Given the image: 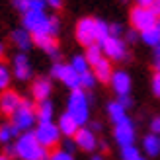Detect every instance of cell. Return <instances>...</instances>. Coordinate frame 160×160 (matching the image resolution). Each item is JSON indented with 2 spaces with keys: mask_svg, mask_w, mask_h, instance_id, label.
Wrapping results in <instances>:
<instances>
[{
  "mask_svg": "<svg viewBox=\"0 0 160 160\" xmlns=\"http://www.w3.org/2000/svg\"><path fill=\"white\" fill-rule=\"evenodd\" d=\"M125 33V28L121 26V23H109V35H113V37H123Z\"/></svg>",
  "mask_w": 160,
  "mask_h": 160,
  "instance_id": "cell-34",
  "label": "cell"
},
{
  "mask_svg": "<svg viewBox=\"0 0 160 160\" xmlns=\"http://www.w3.org/2000/svg\"><path fill=\"white\" fill-rule=\"evenodd\" d=\"M129 20H131V28L137 29L139 33H142V31H148L152 29L156 26V16L152 14V10L150 8H145V6H135L131 8L129 12Z\"/></svg>",
  "mask_w": 160,
  "mask_h": 160,
  "instance_id": "cell-6",
  "label": "cell"
},
{
  "mask_svg": "<svg viewBox=\"0 0 160 160\" xmlns=\"http://www.w3.org/2000/svg\"><path fill=\"white\" fill-rule=\"evenodd\" d=\"M142 150H145L147 156H150V158L160 156V135H154V133L145 135V137H142Z\"/></svg>",
  "mask_w": 160,
  "mask_h": 160,
  "instance_id": "cell-20",
  "label": "cell"
},
{
  "mask_svg": "<svg viewBox=\"0 0 160 160\" xmlns=\"http://www.w3.org/2000/svg\"><path fill=\"white\" fill-rule=\"evenodd\" d=\"M4 154H6L8 158H16V148H14V145H6Z\"/></svg>",
  "mask_w": 160,
  "mask_h": 160,
  "instance_id": "cell-41",
  "label": "cell"
},
{
  "mask_svg": "<svg viewBox=\"0 0 160 160\" xmlns=\"http://www.w3.org/2000/svg\"><path fill=\"white\" fill-rule=\"evenodd\" d=\"M10 80H12V70L8 68L6 65L0 62V90H8V86H10Z\"/></svg>",
  "mask_w": 160,
  "mask_h": 160,
  "instance_id": "cell-28",
  "label": "cell"
},
{
  "mask_svg": "<svg viewBox=\"0 0 160 160\" xmlns=\"http://www.w3.org/2000/svg\"><path fill=\"white\" fill-rule=\"evenodd\" d=\"M150 133H154V135H160V115H154L152 119H150Z\"/></svg>",
  "mask_w": 160,
  "mask_h": 160,
  "instance_id": "cell-37",
  "label": "cell"
},
{
  "mask_svg": "<svg viewBox=\"0 0 160 160\" xmlns=\"http://www.w3.org/2000/svg\"><path fill=\"white\" fill-rule=\"evenodd\" d=\"M76 148L84 150V152H94L96 148H98V137H96V133L90 129V127H80L76 131V135L72 137Z\"/></svg>",
  "mask_w": 160,
  "mask_h": 160,
  "instance_id": "cell-10",
  "label": "cell"
},
{
  "mask_svg": "<svg viewBox=\"0 0 160 160\" xmlns=\"http://www.w3.org/2000/svg\"><path fill=\"white\" fill-rule=\"evenodd\" d=\"M90 160H103V156H102V154H94Z\"/></svg>",
  "mask_w": 160,
  "mask_h": 160,
  "instance_id": "cell-45",
  "label": "cell"
},
{
  "mask_svg": "<svg viewBox=\"0 0 160 160\" xmlns=\"http://www.w3.org/2000/svg\"><path fill=\"white\" fill-rule=\"evenodd\" d=\"M51 92H53V84H51L49 78H35L33 84H31V96H33V100H37V102L49 100Z\"/></svg>",
  "mask_w": 160,
  "mask_h": 160,
  "instance_id": "cell-15",
  "label": "cell"
},
{
  "mask_svg": "<svg viewBox=\"0 0 160 160\" xmlns=\"http://www.w3.org/2000/svg\"><path fill=\"white\" fill-rule=\"evenodd\" d=\"M67 113L80 127H84L90 121V96L86 94V90H82V88L70 90L68 100H67Z\"/></svg>",
  "mask_w": 160,
  "mask_h": 160,
  "instance_id": "cell-2",
  "label": "cell"
},
{
  "mask_svg": "<svg viewBox=\"0 0 160 160\" xmlns=\"http://www.w3.org/2000/svg\"><path fill=\"white\" fill-rule=\"evenodd\" d=\"M45 0H26V12H45Z\"/></svg>",
  "mask_w": 160,
  "mask_h": 160,
  "instance_id": "cell-30",
  "label": "cell"
},
{
  "mask_svg": "<svg viewBox=\"0 0 160 160\" xmlns=\"http://www.w3.org/2000/svg\"><path fill=\"white\" fill-rule=\"evenodd\" d=\"M10 117H12V125H14L20 133L31 131V127H33L35 121H37V117H35V106H33L29 100H22L20 108L16 109Z\"/></svg>",
  "mask_w": 160,
  "mask_h": 160,
  "instance_id": "cell-3",
  "label": "cell"
},
{
  "mask_svg": "<svg viewBox=\"0 0 160 160\" xmlns=\"http://www.w3.org/2000/svg\"><path fill=\"white\" fill-rule=\"evenodd\" d=\"M74 37L82 47L94 45L96 43V18L86 16V18L78 20L76 28H74Z\"/></svg>",
  "mask_w": 160,
  "mask_h": 160,
  "instance_id": "cell-7",
  "label": "cell"
},
{
  "mask_svg": "<svg viewBox=\"0 0 160 160\" xmlns=\"http://www.w3.org/2000/svg\"><path fill=\"white\" fill-rule=\"evenodd\" d=\"M139 156H141V148H137L135 145L121 147V160H135Z\"/></svg>",
  "mask_w": 160,
  "mask_h": 160,
  "instance_id": "cell-29",
  "label": "cell"
},
{
  "mask_svg": "<svg viewBox=\"0 0 160 160\" xmlns=\"http://www.w3.org/2000/svg\"><path fill=\"white\" fill-rule=\"evenodd\" d=\"M20 137V131L16 129L12 123H2L0 125V142L2 145H10L14 139Z\"/></svg>",
  "mask_w": 160,
  "mask_h": 160,
  "instance_id": "cell-22",
  "label": "cell"
},
{
  "mask_svg": "<svg viewBox=\"0 0 160 160\" xmlns=\"http://www.w3.org/2000/svg\"><path fill=\"white\" fill-rule=\"evenodd\" d=\"M109 86H111V90L115 92V96L131 94V88H133L131 74L127 72V70H113L111 80H109Z\"/></svg>",
  "mask_w": 160,
  "mask_h": 160,
  "instance_id": "cell-11",
  "label": "cell"
},
{
  "mask_svg": "<svg viewBox=\"0 0 160 160\" xmlns=\"http://www.w3.org/2000/svg\"><path fill=\"white\" fill-rule=\"evenodd\" d=\"M109 37V23L106 20H98L96 18V43H102Z\"/></svg>",
  "mask_w": 160,
  "mask_h": 160,
  "instance_id": "cell-26",
  "label": "cell"
},
{
  "mask_svg": "<svg viewBox=\"0 0 160 160\" xmlns=\"http://www.w3.org/2000/svg\"><path fill=\"white\" fill-rule=\"evenodd\" d=\"M84 57H86L88 65H90V68H92L94 65H98V62L103 59L102 47H100L98 43H94V45H90V47H86V53H84Z\"/></svg>",
  "mask_w": 160,
  "mask_h": 160,
  "instance_id": "cell-23",
  "label": "cell"
},
{
  "mask_svg": "<svg viewBox=\"0 0 160 160\" xmlns=\"http://www.w3.org/2000/svg\"><path fill=\"white\" fill-rule=\"evenodd\" d=\"M31 37H33V43L39 47V49L45 51L51 59H55V62H59L61 53H59L57 37H53V35H31Z\"/></svg>",
  "mask_w": 160,
  "mask_h": 160,
  "instance_id": "cell-13",
  "label": "cell"
},
{
  "mask_svg": "<svg viewBox=\"0 0 160 160\" xmlns=\"http://www.w3.org/2000/svg\"><path fill=\"white\" fill-rule=\"evenodd\" d=\"M90 129H92L94 133H96V131H102V123H100V121H92V123H90Z\"/></svg>",
  "mask_w": 160,
  "mask_h": 160,
  "instance_id": "cell-42",
  "label": "cell"
},
{
  "mask_svg": "<svg viewBox=\"0 0 160 160\" xmlns=\"http://www.w3.org/2000/svg\"><path fill=\"white\" fill-rule=\"evenodd\" d=\"M139 39H141V41L145 43L147 47H152V49L160 45V33H158L154 28L148 29V31H142V33L139 35Z\"/></svg>",
  "mask_w": 160,
  "mask_h": 160,
  "instance_id": "cell-24",
  "label": "cell"
},
{
  "mask_svg": "<svg viewBox=\"0 0 160 160\" xmlns=\"http://www.w3.org/2000/svg\"><path fill=\"white\" fill-rule=\"evenodd\" d=\"M102 47V53L108 61H115V62H121L129 59V47L123 41V37H113L109 35L106 41L100 43Z\"/></svg>",
  "mask_w": 160,
  "mask_h": 160,
  "instance_id": "cell-4",
  "label": "cell"
},
{
  "mask_svg": "<svg viewBox=\"0 0 160 160\" xmlns=\"http://www.w3.org/2000/svg\"><path fill=\"white\" fill-rule=\"evenodd\" d=\"M47 6H51L53 10H61L62 8V0H45Z\"/></svg>",
  "mask_w": 160,
  "mask_h": 160,
  "instance_id": "cell-39",
  "label": "cell"
},
{
  "mask_svg": "<svg viewBox=\"0 0 160 160\" xmlns=\"http://www.w3.org/2000/svg\"><path fill=\"white\" fill-rule=\"evenodd\" d=\"M137 2V6H145V8H148L150 4H152V0H135Z\"/></svg>",
  "mask_w": 160,
  "mask_h": 160,
  "instance_id": "cell-43",
  "label": "cell"
},
{
  "mask_svg": "<svg viewBox=\"0 0 160 160\" xmlns=\"http://www.w3.org/2000/svg\"><path fill=\"white\" fill-rule=\"evenodd\" d=\"M150 90H152L154 98L160 100V72H154L152 74V80H150Z\"/></svg>",
  "mask_w": 160,
  "mask_h": 160,
  "instance_id": "cell-32",
  "label": "cell"
},
{
  "mask_svg": "<svg viewBox=\"0 0 160 160\" xmlns=\"http://www.w3.org/2000/svg\"><path fill=\"white\" fill-rule=\"evenodd\" d=\"M68 65L72 67V70H74L78 76L82 74V72H86V70H90V65H88V61H86L84 55H74V57L70 59Z\"/></svg>",
  "mask_w": 160,
  "mask_h": 160,
  "instance_id": "cell-25",
  "label": "cell"
},
{
  "mask_svg": "<svg viewBox=\"0 0 160 160\" xmlns=\"http://www.w3.org/2000/svg\"><path fill=\"white\" fill-rule=\"evenodd\" d=\"M62 150H67V152H70V154H72L74 150H76L74 141H72V139H67V141H65V148H62Z\"/></svg>",
  "mask_w": 160,
  "mask_h": 160,
  "instance_id": "cell-38",
  "label": "cell"
},
{
  "mask_svg": "<svg viewBox=\"0 0 160 160\" xmlns=\"http://www.w3.org/2000/svg\"><path fill=\"white\" fill-rule=\"evenodd\" d=\"M119 103H121V106L125 108V109H131L133 108V98H131V94H125V96H117L115 98Z\"/></svg>",
  "mask_w": 160,
  "mask_h": 160,
  "instance_id": "cell-35",
  "label": "cell"
},
{
  "mask_svg": "<svg viewBox=\"0 0 160 160\" xmlns=\"http://www.w3.org/2000/svg\"><path fill=\"white\" fill-rule=\"evenodd\" d=\"M14 148H16V158L20 160H49V150L37 142L33 131L22 133L16 139Z\"/></svg>",
  "mask_w": 160,
  "mask_h": 160,
  "instance_id": "cell-1",
  "label": "cell"
},
{
  "mask_svg": "<svg viewBox=\"0 0 160 160\" xmlns=\"http://www.w3.org/2000/svg\"><path fill=\"white\" fill-rule=\"evenodd\" d=\"M154 29H156V31H158V33H160V18L156 20V26H154Z\"/></svg>",
  "mask_w": 160,
  "mask_h": 160,
  "instance_id": "cell-46",
  "label": "cell"
},
{
  "mask_svg": "<svg viewBox=\"0 0 160 160\" xmlns=\"http://www.w3.org/2000/svg\"><path fill=\"white\" fill-rule=\"evenodd\" d=\"M113 139L119 147H129L135 145L137 139V131H135V123L131 121V117H127L125 121L113 125Z\"/></svg>",
  "mask_w": 160,
  "mask_h": 160,
  "instance_id": "cell-9",
  "label": "cell"
},
{
  "mask_svg": "<svg viewBox=\"0 0 160 160\" xmlns=\"http://www.w3.org/2000/svg\"><path fill=\"white\" fill-rule=\"evenodd\" d=\"M92 72L96 76V80L102 84H109V80H111V74H113V67H111V61H108L106 57H103L98 65H94L92 67Z\"/></svg>",
  "mask_w": 160,
  "mask_h": 160,
  "instance_id": "cell-17",
  "label": "cell"
},
{
  "mask_svg": "<svg viewBox=\"0 0 160 160\" xmlns=\"http://www.w3.org/2000/svg\"><path fill=\"white\" fill-rule=\"evenodd\" d=\"M135 160H147V158H145V156H142V154H141L139 158H135Z\"/></svg>",
  "mask_w": 160,
  "mask_h": 160,
  "instance_id": "cell-48",
  "label": "cell"
},
{
  "mask_svg": "<svg viewBox=\"0 0 160 160\" xmlns=\"http://www.w3.org/2000/svg\"><path fill=\"white\" fill-rule=\"evenodd\" d=\"M148 8L152 10V14L156 16V18H160V0H152V4H150Z\"/></svg>",
  "mask_w": 160,
  "mask_h": 160,
  "instance_id": "cell-40",
  "label": "cell"
},
{
  "mask_svg": "<svg viewBox=\"0 0 160 160\" xmlns=\"http://www.w3.org/2000/svg\"><path fill=\"white\" fill-rule=\"evenodd\" d=\"M51 76L57 78L59 82H62L68 90H78L80 88V76L72 70L70 65H65V62H55L51 67Z\"/></svg>",
  "mask_w": 160,
  "mask_h": 160,
  "instance_id": "cell-8",
  "label": "cell"
},
{
  "mask_svg": "<svg viewBox=\"0 0 160 160\" xmlns=\"http://www.w3.org/2000/svg\"><path fill=\"white\" fill-rule=\"evenodd\" d=\"M96 84H98V80H96L92 70H86V72L80 74V88H82V90H92Z\"/></svg>",
  "mask_w": 160,
  "mask_h": 160,
  "instance_id": "cell-27",
  "label": "cell"
},
{
  "mask_svg": "<svg viewBox=\"0 0 160 160\" xmlns=\"http://www.w3.org/2000/svg\"><path fill=\"white\" fill-rule=\"evenodd\" d=\"M106 111H108V117L111 119V123H113V125L121 123V121H125V119L129 117V115H127V109H125L117 100L109 102L108 106H106Z\"/></svg>",
  "mask_w": 160,
  "mask_h": 160,
  "instance_id": "cell-21",
  "label": "cell"
},
{
  "mask_svg": "<svg viewBox=\"0 0 160 160\" xmlns=\"http://www.w3.org/2000/svg\"><path fill=\"white\" fill-rule=\"evenodd\" d=\"M49 160H74V154H70V152H67V150L59 148V150H55L53 154H49Z\"/></svg>",
  "mask_w": 160,
  "mask_h": 160,
  "instance_id": "cell-31",
  "label": "cell"
},
{
  "mask_svg": "<svg viewBox=\"0 0 160 160\" xmlns=\"http://www.w3.org/2000/svg\"><path fill=\"white\" fill-rule=\"evenodd\" d=\"M2 57H4V43L0 41V61H2Z\"/></svg>",
  "mask_w": 160,
  "mask_h": 160,
  "instance_id": "cell-44",
  "label": "cell"
},
{
  "mask_svg": "<svg viewBox=\"0 0 160 160\" xmlns=\"http://www.w3.org/2000/svg\"><path fill=\"white\" fill-rule=\"evenodd\" d=\"M139 35H141V33H139L137 29H133V28H131V29H125V33H123V41H125L127 45H129V43L133 45V43L139 39Z\"/></svg>",
  "mask_w": 160,
  "mask_h": 160,
  "instance_id": "cell-33",
  "label": "cell"
},
{
  "mask_svg": "<svg viewBox=\"0 0 160 160\" xmlns=\"http://www.w3.org/2000/svg\"><path fill=\"white\" fill-rule=\"evenodd\" d=\"M57 127H59L61 135H62V137H67V139H72L74 135H76V131L80 129V125L67 113V111H65V113H61L59 121H57Z\"/></svg>",
  "mask_w": 160,
  "mask_h": 160,
  "instance_id": "cell-18",
  "label": "cell"
},
{
  "mask_svg": "<svg viewBox=\"0 0 160 160\" xmlns=\"http://www.w3.org/2000/svg\"><path fill=\"white\" fill-rule=\"evenodd\" d=\"M0 160H12V158H8L6 154H0Z\"/></svg>",
  "mask_w": 160,
  "mask_h": 160,
  "instance_id": "cell-47",
  "label": "cell"
},
{
  "mask_svg": "<svg viewBox=\"0 0 160 160\" xmlns=\"http://www.w3.org/2000/svg\"><path fill=\"white\" fill-rule=\"evenodd\" d=\"M12 70H14V78L22 80V82H26V80L31 78V72H33V70H31V62H29L26 53L14 55V59H12Z\"/></svg>",
  "mask_w": 160,
  "mask_h": 160,
  "instance_id": "cell-12",
  "label": "cell"
},
{
  "mask_svg": "<svg viewBox=\"0 0 160 160\" xmlns=\"http://www.w3.org/2000/svg\"><path fill=\"white\" fill-rule=\"evenodd\" d=\"M33 135H35V139H37L39 145H41L43 148H47V150L53 148V147H57L61 142V137H62L61 131H59V127H57V123H53V121L37 123Z\"/></svg>",
  "mask_w": 160,
  "mask_h": 160,
  "instance_id": "cell-5",
  "label": "cell"
},
{
  "mask_svg": "<svg viewBox=\"0 0 160 160\" xmlns=\"http://www.w3.org/2000/svg\"><path fill=\"white\" fill-rule=\"evenodd\" d=\"M53 115H55V106H53V102H51V100L37 102V106H35V117H37V123L53 121Z\"/></svg>",
  "mask_w": 160,
  "mask_h": 160,
  "instance_id": "cell-19",
  "label": "cell"
},
{
  "mask_svg": "<svg viewBox=\"0 0 160 160\" xmlns=\"http://www.w3.org/2000/svg\"><path fill=\"white\" fill-rule=\"evenodd\" d=\"M12 43L20 49V53H26L31 49V45H33V37H31V33L28 29H23V28H18V29H14L12 31Z\"/></svg>",
  "mask_w": 160,
  "mask_h": 160,
  "instance_id": "cell-16",
  "label": "cell"
},
{
  "mask_svg": "<svg viewBox=\"0 0 160 160\" xmlns=\"http://www.w3.org/2000/svg\"><path fill=\"white\" fill-rule=\"evenodd\" d=\"M20 103H22V98H20L18 92L4 90L0 94V111H2L4 115H12L14 111L20 108Z\"/></svg>",
  "mask_w": 160,
  "mask_h": 160,
  "instance_id": "cell-14",
  "label": "cell"
},
{
  "mask_svg": "<svg viewBox=\"0 0 160 160\" xmlns=\"http://www.w3.org/2000/svg\"><path fill=\"white\" fill-rule=\"evenodd\" d=\"M152 67L154 72H160V45L152 49Z\"/></svg>",
  "mask_w": 160,
  "mask_h": 160,
  "instance_id": "cell-36",
  "label": "cell"
}]
</instances>
